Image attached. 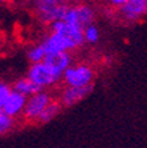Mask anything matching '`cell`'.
<instances>
[{
	"mask_svg": "<svg viewBox=\"0 0 147 148\" xmlns=\"http://www.w3.org/2000/svg\"><path fill=\"white\" fill-rule=\"evenodd\" d=\"M118 15L126 23H135L147 16V0H129L118 8Z\"/></svg>",
	"mask_w": 147,
	"mask_h": 148,
	"instance_id": "7",
	"label": "cell"
},
{
	"mask_svg": "<svg viewBox=\"0 0 147 148\" xmlns=\"http://www.w3.org/2000/svg\"><path fill=\"white\" fill-rule=\"evenodd\" d=\"M68 5L69 4H60L49 0H33L35 15L39 21L45 25H50L56 20L64 18Z\"/></svg>",
	"mask_w": 147,
	"mask_h": 148,
	"instance_id": "3",
	"label": "cell"
},
{
	"mask_svg": "<svg viewBox=\"0 0 147 148\" xmlns=\"http://www.w3.org/2000/svg\"><path fill=\"white\" fill-rule=\"evenodd\" d=\"M0 1H1V3H9L11 0H0Z\"/></svg>",
	"mask_w": 147,
	"mask_h": 148,
	"instance_id": "20",
	"label": "cell"
},
{
	"mask_svg": "<svg viewBox=\"0 0 147 148\" xmlns=\"http://www.w3.org/2000/svg\"><path fill=\"white\" fill-rule=\"evenodd\" d=\"M41 42H43L48 54L60 53V52H73L74 50L72 42L68 40L66 37H64L62 34L57 33V32H53V31L49 32L43 38Z\"/></svg>",
	"mask_w": 147,
	"mask_h": 148,
	"instance_id": "9",
	"label": "cell"
},
{
	"mask_svg": "<svg viewBox=\"0 0 147 148\" xmlns=\"http://www.w3.org/2000/svg\"><path fill=\"white\" fill-rule=\"evenodd\" d=\"M49 1H55V3H60V4H69V3H78L82 0H49Z\"/></svg>",
	"mask_w": 147,
	"mask_h": 148,
	"instance_id": "19",
	"label": "cell"
},
{
	"mask_svg": "<svg viewBox=\"0 0 147 148\" xmlns=\"http://www.w3.org/2000/svg\"><path fill=\"white\" fill-rule=\"evenodd\" d=\"M46 56H48V53H46L43 42L33 44V45L29 46L27 49V52H25V57H27V60L29 61V64H37V62L45 61Z\"/></svg>",
	"mask_w": 147,
	"mask_h": 148,
	"instance_id": "12",
	"label": "cell"
},
{
	"mask_svg": "<svg viewBox=\"0 0 147 148\" xmlns=\"http://www.w3.org/2000/svg\"><path fill=\"white\" fill-rule=\"evenodd\" d=\"M61 107H62L61 102L53 99V101L48 105V107L43 111V114L40 115V118H39L37 122H39V123H48V122H50V120L55 119V118L60 114Z\"/></svg>",
	"mask_w": 147,
	"mask_h": 148,
	"instance_id": "14",
	"label": "cell"
},
{
	"mask_svg": "<svg viewBox=\"0 0 147 148\" xmlns=\"http://www.w3.org/2000/svg\"><path fill=\"white\" fill-rule=\"evenodd\" d=\"M84 36H85V41L89 44H95L99 40L101 32L98 29V27L93 23V24L88 25L86 28H84Z\"/></svg>",
	"mask_w": 147,
	"mask_h": 148,
	"instance_id": "15",
	"label": "cell"
},
{
	"mask_svg": "<svg viewBox=\"0 0 147 148\" xmlns=\"http://www.w3.org/2000/svg\"><path fill=\"white\" fill-rule=\"evenodd\" d=\"M53 101L52 94L48 90H39L35 94L28 97L23 116L28 122H37L43 111L48 107V105Z\"/></svg>",
	"mask_w": 147,
	"mask_h": 148,
	"instance_id": "5",
	"label": "cell"
},
{
	"mask_svg": "<svg viewBox=\"0 0 147 148\" xmlns=\"http://www.w3.org/2000/svg\"><path fill=\"white\" fill-rule=\"evenodd\" d=\"M15 119L16 118L9 116L8 114L0 111V134H1V135L9 132V131L13 128V126H15Z\"/></svg>",
	"mask_w": 147,
	"mask_h": 148,
	"instance_id": "16",
	"label": "cell"
},
{
	"mask_svg": "<svg viewBox=\"0 0 147 148\" xmlns=\"http://www.w3.org/2000/svg\"><path fill=\"white\" fill-rule=\"evenodd\" d=\"M49 27H50V31L57 32V33L62 34L64 37H66L68 40L72 42L74 50L81 48V46L86 42L82 28L77 27V25H74V24H70V23H68L64 18L56 20V21H53Z\"/></svg>",
	"mask_w": 147,
	"mask_h": 148,
	"instance_id": "6",
	"label": "cell"
},
{
	"mask_svg": "<svg viewBox=\"0 0 147 148\" xmlns=\"http://www.w3.org/2000/svg\"><path fill=\"white\" fill-rule=\"evenodd\" d=\"M12 90H13L12 85H9V83H7V82L0 83V105H3L4 102L8 99V97L11 95Z\"/></svg>",
	"mask_w": 147,
	"mask_h": 148,
	"instance_id": "17",
	"label": "cell"
},
{
	"mask_svg": "<svg viewBox=\"0 0 147 148\" xmlns=\"http://www.w3.org/2000/svg\"><path fill=\"white\" fill-rule=\"evenodd\" d=\"M94 69L89 64L78 62L72 64L62 74V83L66 86H78L86 87L92 86L94 82Z\"/></svg>",
	"mask_w": 147,
	"mask_h": 148,
	"instance_id": "2",
	"label": "cell"
},
{
	"mask_svg": "<svg viewBox=\"0 0 147 148\" xmlns=\"http://www.w3.org/2000/svg\"><path fill=\"white\" fill-rule=\"evenodd\" d=\"M95 18V11L92 5L82 1L78 3H72L66 7V12H65L64 20L68 23L74 24L80 28H86L88 25L93 24Z\"/></svg>",
	"mask_w": 147,
	"mask_h": 148,
	"instance_id": "4",
	"label": "cell"
},
{
	"mask_svg": "<svg viewBox=\"0 0 147 148\" xmlns=\"http://www.w3.org/2000/svg\"><path fill=\"white\" fill-rule=\"evenodd\" d=\"M92 90H93V85L86 87L66 86V85H64L61 92H60V97H58V101L61 102V105L64 107H70V106H74L76 103L81 102L82 99H85L92 92Z\"/></svg>",
	"mask_w": 147,
	"mask_h": 148,
	"instance_id": "8",
	"label": "cell"
},
{
	"mask_svg": "<svg viewBox=\"0 0 147 148\" xmlns=\"http://www.w3.org/2000/svg\"><path fill=\"white\" fill-rule=\"evenodd\" d=\"M27 77L40 90H48L62 81V74L52 68L46 61L31 64L27 70Z\"/></svg>",
	"mask_w": 147,
	"mask_h": 148,
	"instance_id": "1",
	"label": "cell"
},
{
	"mask_svg": "<svg viewBox=\"0 0 147 148\" xmlns=\"http://www.w3.org/2000/svg\"><path fill=\"white\" fill-rule=\"evenodd\" d=\"M45 61L52 68H55L57 71H60L61 74H64V71L73 64V58H72L70 52H60V53L48 54Z\"/></svg>",
	"mask_w": 147,
	"mask_h": 148,
	"instance_id": "11",
	"label": "cell"
},
{
	"mask_svg": "<svg viewBox=\"0 0 147 148\" xmlns=\"http://www.w3.org/2000/svg\"><path fill=\"white\" fill-rule=\"evenodd\" d=\"M13 90H16V91L21 92V94H24V95L29 97L32 95V94H35L36 91H39V87L35 85L33 82H32L29 78L25 75V77L23 78H19V79H16L15 82H13Z\"/></svg>",
	"mask_w": 147,
	"mask_h": 148,
	"instance_id": "13",
	"label": "cell"
},
{
	"mask_svg": "<svg viewBox=\"0 0 147 148\" xmlns=\"http://www.w3.org/2000/svg\"><path fill=\"white\" fill-rule=\"evenodd\" d=\"M27 99H28L27 95L16 91V90H12L8 99L4 102L3 105H0V111L8 114L9 116L19 118L24 112L25 105H27Z\"/></svg>",
	"mask_w": 147,
	"mask_h": 148,
	"instance_id": "10",
	"label": "cell"
},
{
	"mask_svg": "<svg viewBox=\"0 0 147 148\" xmlns=\"http://www.w3.org/2000/svg\"><path fill=\"white\" fill-rule=\"evenodd\" d=\"M107 1H109V4H110L113 8H117V9H118L119 7H122L125 3H127L129 0H107Z\"/></svg>",
	"mask_w": 147,
	"mask_h": 148,
	"instance_id": "18",
	"label": "cell"
}]
</instances>
